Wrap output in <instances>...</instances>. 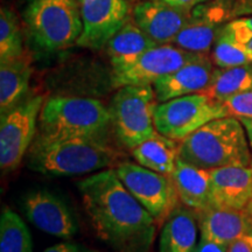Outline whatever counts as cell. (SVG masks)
Returning a JSON list of instances; mask_svg holds the SVG:
<instances>
[{
    "mask_svg": "<svg viewBox=\"0 0 252 252\" xmlns=\"http://www.w3.org/2000/svg\"><path fill=\"white\" fill-rule=\"evenodd\" d=\"M159 45L147 36L134 21L127 20L105 47L112 69H118L133 63L141 54Z\"/></svg>",
    "mask_w": 252,
    "mask_h": 252,
    "instance_id": "20",
    "label": "cell"
},
{
    "mask_svg": "<svg viewBox=\"0 0 252 252\" xmlns=\"http://www.w3.org/2000/svg\"><path fill=\"white\" fill-rule=\"evenodd\" d=\"M228 252H252V239H239L228 247Z\"/></svg>",
    "mask_w": 252,
    "mask_h": 252,
    "instance_id": "32",
    "label": "cell"
},
{
    "mask_svg": "<svg viewBox=\"0 0 252 252\" xmlns=\"http://www.w3.org/2000/svg\"><path fill=\"white\" fill-rule=\"evenodd\" d=\"M45 97L41 94L25 97L13 108L1 113L0 118V168L4 173L18 168L30 151L36 135Z\"/></svg>",
    "mask_w": 252,
    "mask_h": 252,
    "instance_id": "8",
    "label": "cell"
},
{
    "mask_svg": "<svg viewBox=\"0 0 252 252\" xmlns=\"http://www.w3.org/2000/svg\"><path fill=\"white\" fill-rule=\"evenodd\" d=\"M83 31L76 45L102 49L126 24L130 0H78Z\"/></svg>",
    "mask_w": 252,
    "mask_h": 252,
    "instance_id": "11",
    "label": "cell"
},
{
    "mask_svg": "<svg viewBox=\"0 0 252 252\" xmlns=\"http://www.w3.org/2000/svg\"><path fill=\"white\" fill-rule=\"evenodd\" d=\"M197 226V213L180 202L163 222L159 251L195 252Z\"/></svg>",
    "mask_w": 252,
    "mask_h": 252,
    "instance_id": "19",
    "label": "cell"
},
{
    "mask_svg": "<svg viewBox=\"0 0 252 252\" xmlns=\"http://www.w3.org/2000/svg\"><path fill=\"white\" fill-rule=\"evenodd\" d=\"M212 207L247 209L252 201V167L226 166L210 171Z\"/></svg>",
    "mask_w": 252,
    "mask_h": 252,
    "instance_id": "14",
    "label": "cell"
},
{
    "mask_svg": "<svg viewBox=\"0 0 252 252\" xmlns=\"http://www.w3.org/2000/svg\"><path fill=\"white\" fill-rule=\"evenodd\" d=\"M24 54L23 37L15 14L8 8L0 11V62L17 59Z\"/></svg>",
    "mask_w": 252,
    "mask_h": 252,
    "instance_id": "25",
    "label": "cell"
},
{
    "mask_svg": "<svg viewBox=\"0 0 252 252\" xmlns=\"http://www.w3.org/2000/svg\"><path fill=\"white\" fill-rule=\"evenodd\" d=\"M84 210L98 237L117 252H149L158 223L135 198L115 169L77 184Z\"/></svg>",
    "mask_w": 252,
    "mask_h": 252,
    "instance_id": "1",
    "label": "cell"
},
{
    "mask_svg": "<svg viewBox=\"0 0 252 252\" xmlns=\"http://www.w3.org/2000/svg\"><path fill=\"white\" fill-rule=\"evenodd\" d=\"M220 33L252 52V17L236 19L220 28Z\"/></svg>",
    "mask_w": 252,
    "mask_h": 252,
    "instance_id": "27",
    "label": "cell"
},
{
    "mask_svg": "<svg viewBox=\"0 0 252 252\" xmlns=\"http://www.w3.org/2000/svg\"><path fill=\"white\" fill-rule=\"evenodd\" d=\"M195 252H228V247L209 241V239L201 238L195 249Z\"/></svg>",
    "mask_w": 252,
    "mask_h": 252,
    "instance_id": "31",
    "label": "cell"
},
{
    "mask_svg": "<svg viewBox=\"0 0 252 252\" xmlns=\"http://www.w3.org/2000/svg\"><path fill=\"white\" fill-rule=\"evenodd\" d=\"M33 243L27 225L9 208L2 210L0 219V252H32Z\"/></svg>",
    "mask_w": 252,
    "mask_h": 252,
    "instance_id": "24",
    "label": "cell"
},
{
    "mask_svg": "<svg viewBox=\"0 0 252 252\" xmlns=\"http://www.w3.org/2000/svg\"><path fill=\"white\" fill-rule=\"evenodd\" d=\"M215 69L210 60L204 55L200 56L153 84L157 100L162 103L186 94L203 93L209 87Z\"/></svg>",
    "mask_w": 252,
    "mask_h": 252,
    "instance_id": "16",
    "label": "cell"
},
{
    "mask_svg": "<svg viewBox=\"0 0 252 252\" xmlns=\"http://www.w3.org/2000/svg\"><path fill=\"white\" fill-rule=\"evenodd\" d=\"M45 252H94L87 249L83 245L71 243V242H64V243H59L53 245L45 250Z\"/></svg>",
    "mask_w": 252,
    "mask_h": 252,
    "instance_id": "30",
    "label": "cell"
},
{
    "mask_svg": "<svg viewBox=\"0 0 252 252\" xmlns=\"http://www.w3.org/2000/svg\"><path fill=\"white\" fill-rule=\"evenodd\" d=\"M132 156L145 168L172 175L179 158V143L158 132L154 137L132 149Z\"/></svg>",
    "mask_w": 252,
    "mask_h": 252,
    "instance_id": "22",
    "label": "cell"
},
{
    "mask_svg": "<svg viewBox=\"0 0 252 252\" xmlns=\"http://www.w3.org/2000/svg\"><path fill=\"white\" fill-rule=\"evenodd\" d=\"M222 103L226 109L228 116L238 119L252 118V90L235 94Z\"/></svg>",
    "mask_w": 252,
    "mask_h": 252,
    "instance_id": "28",
    "label": "cell"
},
{
    "mask_svg": "<svg viewBox=\"0 0 252 252\" xmlns=\"http://www.w3.org/2000/svg\"><path fill=\"white\" fill-rule=\"evenodd\" d=\"M250 166H251V167H252V160H251V165H250Z\"/></svg>",
    "mask_w": 252,
    "mask_h": 252,
    "instance_id": "36",
    "label": "cell"
},
{
    "mask_svg": "<svg viewBox=\"0 0 252 252\" xmlns=\"http://www.w3.org/2000/svg\"><path fill=\"white\" fill-rule=\"evenodd\" d=\"M179 158L200 168L212 169L226 166H250L247 131L232 116L207 123L179 143Z\"/></svg>",
    "mask_w": 252,
    "mask_h": 252,
    "instance_id": "3",
    "label": "cell"
},
{
    "mask_svg": "<svg viewBox=\"0 0 252 252\" xmlns=\"http://www.w3.org/2000/svg\"><path fill=\"white\" fill-rule=\"evenodd\" d=\"M214 62L220 68L237 67L252 63V52L241 43L220 33L214 43Z\"/></svg>",
    "mask_w": 252,
    "mask_h": 252,
    "instance_id": "26",
    "label": "cell"
},
{
    "mask_svg": "<svg viewBox=\"0 0 252 252\" xmlns=\"http://www.w3.org/2000/svg\"><path fill=\"white\" fill-rule=\"evenodd\" d=\"M119 153L99 135L48 138L37 134L28 151V166L47 175H78L117 165Z\"/></svg>",
    "mask_w": 252,
    "mask_h": 252,
    "instance_id": "2",
    "label": "cell"
},
{
    "mask_svg": "<svg viewBox=\"0 0 252 252\" xmlns=\"http://www.w3.org/2000/svg\"><path fill=\"white\" fill-rule=\"evenodd\" d=\"M130 1H132V0H130Z\"/></svg>",
    "mask_w": 252,
    "mask_h": 252,
    "instance_id": "37",
    "label": "cell"
},
{
    "mask_svg": "<svg viewBox=\"0 0 252 252\" xmlns=\"http://www.w3.org/2000/svg\"><path fill=\"white\" fill-rule=\"evenodd\" d=\"M201 238L229 247L239 239H252V217L247 210L210 207L197 213Z\"/></svg>",
    "mask_w": 252,
    "mask_h": 252,
    "instance_id": "15",
    "label": "cell"
},
{
    "mask_svg": "<svg viewBox=\"0 0 252 252\" xmlns=\"http://www.w3.org/2000/svg\"><path fill=\"white\" fill-rule=\"evenodd\" d=\"M156 91L151 86H126L119 88L111 100V125L119 141L128 149L154 137L157 109Z\"/></svg>",
    "mask_w": 252,
    "mask_h": 252,
    "instance_id": "6",
    "label": "cell"
},
{
    "mask_svg": "<svg viewBox=\"0 0 252 252\" xmlns=\"http://www.w3.org/2000/svg\"><path fill=\"white\" fill-rule=\"evenodd\" d=\"M115 171L125 188L153 216L158 224H163L180 203L172 175L151 171L130 161L121 162Z\"/></svg>",
    "mask_w": 252,
    "mask_h": 252,
    "instance_id": "9",
    "label": "cell"
},
{
    "mask_svg": "<svg viewBox=\"0 0 252 252\" xmlns=\"http://www.w3.org/2000/svg\"><path fill=\"white\" fill-rule=\"evenodd\" d=\"M110 124V110L99 100L52 97L41 110L37 134L48 138L100 135Z\"/></svg>",
    "mask_w": 252,
    "mask_h": 252,
    "instance_id": "4",
    "label": "cell"
},
{
    "mask_svg": "<svg viewBox=\"0 0 252 252\" xmlns=\"http://www.w3.org/2000/svg\"><path fill=\"white\" fill-rule=\"evenodd\" d=\"M24 20L32 41L46 52L72 46L83 31L78 0H28Z\"/></svg>",
    "mask_w": 252,
    "mask_h": 252,
    "instance_id": "5",
    "label": "cell"
},
{
    "mask_svg": "<svg viewBox=\"0 0 252 252\" xmlns=\"http://www.w3.org/2000/svg\"><path fill=\"white\" fill-rule=\"evenodd\" d=\"M223 9L220 5H198L191 11V17L172 45L196 54H204L215 43L220 34Z\"/></svg>",
    "mask_w": 252,
    "mask_h": 252,
    "instance_id": "17",
    "label": "cell"
},
{
    "mask_svg": "<svg viewBox=\"0 0 252 252\" xmlns=\"http://www.w3.org/2000/svg\"><path fill=\"white\" fill-rule=\"evenodd\" d=\"M32 76L31 59L23 54L0 62V111L6 112L26 97Z\"/></svg>",
    "mask_w": 252,
    "mask_h": 252,
    "instance_id": "21",
    "label": "cell"
},
{
    "mask_svg": "<svg viewBox=\"0 0 252 252\" xmlns=\"http://www.w3.org/2000/svg\"><path fill=\"white\" fill-rule=\"evenodd\" d=\"M239 121L242 122L245 131H247L249 143H250V147L252 149V118H241Z\"/></svg>",
    "mask_w": 252,
    "mask_h": 252,
    "instance_id": "33",
    "label": "cell"
},
{
    "mask_svg": "<svg viewBox=\"0 0 252 252\" xmlns=\"http://www.w3.org/2000/svg\"><path fill=\"white\" fill-rule=\"evenodd\" d=\"M203 54L184 50L174 45H159L141 54L131 64L112 69V86H152L158 80L178 70Z\"/></svg>",
    "mask_w": 252,
    "mask_h": 252,
    "instance_id": "10",
    "label": "cell"
},
{
    "mask_svg": "<svg viewBox=\"0 0 252 252\" xmlns=\"http://www.w3.org/2000/svg\"><path fill=\"white\" fill-rule=\"evenodd\" d=\"M180 202L195 210L203 212L212 207V176L210 171L200 168L178 158L172 174Z\"/></svg>",
    "mask_w": 252,
    "mask_h": 252,
    "instance_id": "18",
    "label": "cell"
},
{
    "mask_svg": "<svg viewBox=\"0 0 252 252\" xmlns=\"http://www.w3.org/2000/svg\"><path fill=\"white\" fill-rule=\"evenodd\" d=\"M245 210H247V212H248V214H249V215H250V216L252 217V201H251V202H250V203H249V204H248L247 209H245Z\"/></svg>",
    "mask_w": 252,
    "mask_h": 252,
    "instance_id": "35",
    "label": "cell"
},
{
    "mask_svg": "<svg viewBox=\"0 0 252 252\" xmlns=\"http://www.w3.org/2000/svg\"><path fill=\"white\" fill-rule=\"evenodd\" d=\"M28 220L47 234L70 239L77 232V222L67 203L48 190L30 191L23 198Z\"/></svg>",
    "mask_w": 252,
    "mask_h": 252,
    "instance_id": "12",
    "label": "cell"
},
{
    "mask_svg": "<svg viewBox=\"0 0 252 252\" xmlns=\"http://www.w3.org/2000/svg\"><path fill=\"white\" fill-rule=\"evenodd\" d=\"M190 17L191 11L152 0H144L133 9L135 25L158 45L172 43Z\"/></svg>",
    "mask_w": 252,
    "mask_h": 252,
    "instance_id": "13",
    "label": "cell"
},
{
    "mask_svg": "<svg viewBox=\"0 0 252 252\" xmlns=\"http://www.w3.org/2000/svg\"><path fill=\"white\" fill-rule=\"evenodd\" d=\"M226 116L222 102L197 93L158 104L154 124L160 134L180 143L207 123Z\"/></svg>",
    "mask_w": 252,
    "mask_h": 252,
    "instance_id": "7",
    "label": "cell"
},
{
    "mask_svg": "<svg viewBox=\"0 0 252 252\" xmlns=\"http://www.w3.org/2000/svg\"><path fill=\"white\" fill-rule=\"evenodd\" d=\"M152 1H159L162 4L173 6V7L186 9V11H193L195 7L204 4L208 0H152Z\"/></svg>",
    "mask_w": 252,
    "mask_h": 252,
    "instance_id": "29",
    "label": "cell"
},
{
    "mask_svg": "<svg viewBox=\"0 0 252 252\" xmlns=\"http://www.w3.org/2000/svg\"><path fill=\"white\" fill-rule=\"evenodd\" d=\"M252 90V63L237 67L215 69L209 87L202 94L219 102Z\"/></svg>",
    "mask_w": 252,
    "mask_h": 252,
    "instance_id": "23",
    "label": "cell"
},
{
    "mask_svg": "<svg viewBox=\"0 0 252 252\" xmlns=\"http://www.w3.org/2000/svg\"><path fill=\"white\" fill-rule=\"evenodd\" d=\"M244 8H252V0H241Z\"/></svg>",
    "mask_w": 252,
    "mask_h": 252,
    "instance_id": "34",
    "label": "cell"
}]
</instances>
